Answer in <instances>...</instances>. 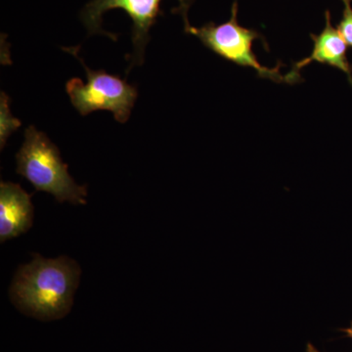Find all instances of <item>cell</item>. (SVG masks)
Masks as SVG:
<instances>
[{"label":"cell","instance_id":"277c9868","mask_svg":"<svg viewBox=\"0 0 352 352\" xmlns=\"http://www.w3.org/2000/svg\"><path fill=\"white\" fill-rule=\"evenodd\" d=\"M78 47L63 48L78 58L87 72V83L74 78L66 85V91L74 107L85 117L94 111H110L116 120L124 124L131 117V110L138 97V88L119 76L110 75L103 69L88 68L78 57Z\"/></svg>","mask_w":352,"mask_h":352},{"label":"cell","instance_id":"3957f363","mask_svg":"<svg viewBox=\"0 0 352 352\" xmlns=\"http://www.w3.org/2000/svg\"><path fill=\"white\" fill-rule=\"evenodd\" d=\"M238 0H234L231 8L230 19L220 25L210 22L200 28L185 25L186 34L195 36L205 47L226 61L232 62L241 67H249L258 73V78H267L277 83L286 82V78L281 74L283 63L279 62L275 68H267L259 63L252 50V43L261 39L268 50V44L263 36L256 30L248 29L239 25L237 20Z\"/></svg>","mask_w":352,"mask_h":352},{"label":"cell","instance_id":"9c48e42d","mask_svg":"<svg viewBox=\"0 0 352 352\" xmlns=\"http://www.w3.org/2000/svg\"><path fill=\"white\" fill-rule=\"evenodd\" d=\"M344 3L342 20L338 25L340 36L346 41L347 46L352 48V0H342Z\"/></svg>","mask_w":352,"mask_h":352},{"label":"cell","instance_id":"7a4b0ae2","mask_svg":"<svg viewBox=\"0 0 352 352\" xmlns=\"http://www.w3.org/2000/svg\"><path fill=\"white\" fill-rule=\"evenodd\" d=\"M16 161L18 175L32 183L36 191L47 192L61 204H87V187L76 184L57 146L34 126L25 129V141L16 155Z\"/></svg>","mask_w":352,"mask_h":352},{"label":"cell","instance_id":"30bf717a","mask_svg":"<svg viewBox=\"0 0 352 352\" xmlns=\"http://www.w3.org/2000/svg\"><path fill=\"white\" fill-rule=\"evenodd\" d=\"M307 352H320L318 351V349H316L314 346V344H311V342H308L307 344Z\"/></svg>","mask_w":352,"mask_h":352},{"label":"cell","instance_id":"5b68a950","mask_svg":"<svg viewBox=\"0 0 352 352\" xmlns=\"http://www.w3.org/2000/svg\"><path fill=\"white\" fill-rule=\"evenodd\" d=\"M179 6L173 13L182 14L184 25H188L187 17L192 0H178ZM162 0H91L88 2L80 13L82 24L87 28L88 34H102L117 41L116 34L103 31L102 16L111 9H122L132 20L131 41L133 53L127 57L129 67L126 73L133 66H139L144 62L146 45L150 41V30L156 23L161 11Z\"/></svg>","mask_w":352,"mask_h":352},{"label":"cell","instance_id":"52a82bcc","mask_svg":"<svg viewBox=\"0 0 352 352\" xmlns=\"http://www.w3.org/2000/svg\"><path fill=\"white\" fill-rule=\"evenodd\" d=\"M34 206L31 195L19 184L0 183V242L13 239L31 229Z\"/></svg>","mask_w":352,"mask_h":352},{"label":"cell","instance_id":"8fae6325","mask_svg":"<svg viewBox=\"0 0 352 352\" xmlns=\"http://www.w3.org/2000/svg\"><path fill=\"white\" fill-rule=\"evenodd\" d=\"M342 332L346 333L347 337L351 338V339L352 340V322H351V327L342 329Z\"/></svg>","mask_w":352,"mask_h":352},{"label":"cell","instance_id":"8992f818","mask_svg":"<svg viewBox=\"0 0 352 352\" xmlns=\"http://www.w3.org/2000/svg\"><path fill=\"white\" fill-rule=\"evenodd\" d=\"M325 21V28L320 34H310L314 43V50L310 56L294 64L292 71L285 76L286 83L288 85L302 82L300 69L311 64L312 62H317V63L335 67L344 72L352 87V65L349 63L346 57L347 44L340 36L339 30L333 27L330 11H326Z\"/></svg>","mask_w":352,"mask_h":352},{"label":"cell","instance_id":"ba28073f","mask_svg":"<svg viewBox=\"0 0 352 352\" xmlns=\"http://www.w3.org/2000/svg\"><path fill=\"white\" fill-rule=\"evenodd\" d=\"M21 120L16 119L9 109V97L6 92H1L0 98V147L3 149L7 139L18 127L21 126Z\"/></svg>","mask_w":352,"mask_h":352},{"label":"cell","instance_id":"6da1fadb","mask_svg":"<svg viewBox=\"0 0 352 352\" xmlns=\"http://www.w3.org/2000/svg\"><path fill=\"white\" fill-rule=\"evenodd\" d=\"M32 256V263L21 265L14 275L11 302L22 314L41 321L63 318L74 305L82 274L80 265L68 256Z\"/></svg>","mask_w":352,"mask_h":352}]
</instances>
